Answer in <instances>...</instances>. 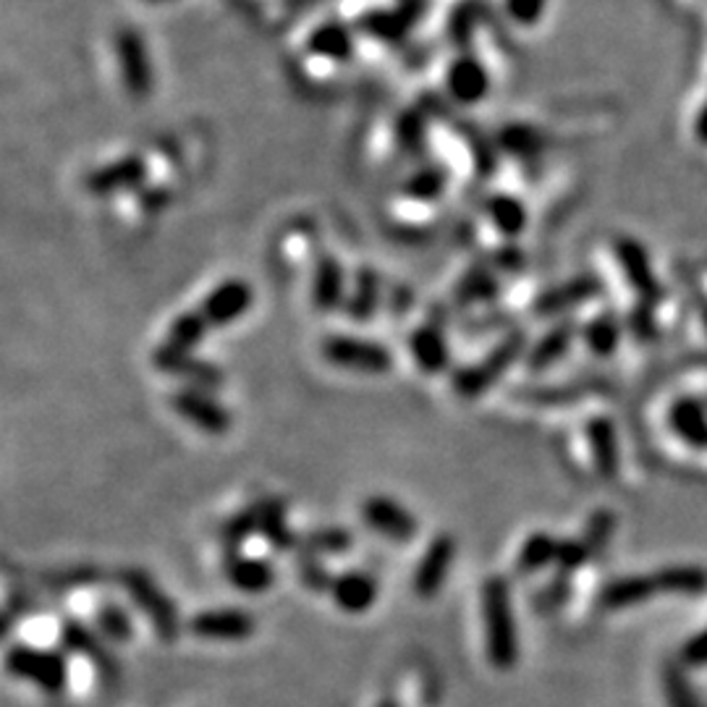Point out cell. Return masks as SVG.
<instances>
[{
	"label": "cell",
	"instance_id": "obj_1",
	"mask_svg": "<svg viewBox=\"0 0 707 707\" xmlns=\"http://www.w3.org/2000/svg\"><path fill=\"white\" fill-rule=\"evenodd\" d=\"M362 53L357 32L330 11L301 29L297 45H291V71L307 90H330L351 74L354 63Z\"/></svg>",
	"mask_w": 707,
	"mask_h": 707
},
{
	"label": "cell",
	"instance_id": "obj_2",
	"mask_svg": "<svg viewBox=\"0 0 707 707\" xmlns=\"http://www.w3.org/2000/svg\"><path fill=\"white\" fill-rule=\"evenodd\" d=\"M334 11L357 32L362 48H399L420 24L417 0H338Z\"/></svg>",
	"mask_w": 707,
	"mask_h": 707
},
{
	"label": "cell",
	"instance_id": "obj_3",
	"mask_svg": "<svg viewBox=\"0 0 707 707\" xmlns=\"http://www.w3.org/2000/svg\"><path fill=\"white\" fill-rule=\"evenodd\" d=\"M482 624H485V655L495 670H511L519 663V634L511 584L506 576L493 574L480 590Z\"/></svg>",
	"mask_w": 707,
	"mask_h": 707
},
{
	"label": "cell",
	"instance_id": "obj_4",
	"mask_svg": "<svg viewBox=\"0 0 707 707\" xmlns=\"http://www.w3.org/2000/svg\"><path fill=\"white\" fill-rule=\"evenodd\" d=\"M526 351H530V346H526L524 330H509L485 357L472 365L457 367V370L451 372V391L464 401L480 399V396H485L519 359L526 357Z\"/></svg>",
	"mask_w": 707,
	"mask_h": 707
},
{
	"label": "cell",
	"instance_id": "obj_5",
	"mask_svg": "<svg viewBox=\"0 0 707 707\" xmlns=\"http://www.w3.org/2000/svg\"><path fill=\"white\" fill-rule=\"evenodd\" d=\"M121 587L126 590V595L132 597V603L142 611V616L147 618L157 639L163 645H173L182 637V616H178L176 603L171 601V595H165V590L150 576L144 568L129 566L119 572Z\"/></svg>",
	"mask_w": 707,
	"mask_h": 707
},
{
	"label": "cell",
	"instance_id": "obj_6",
	"mask_svg": "<svg viewBox=\"0 0 707 707\" xmlns=\"http://www.w3.org/2000/svg\"><path fill=\"white\" fill-rule=\"evenodd\" d=\"M440 92L453 105L472 107L485 103L493 90V71L472 50L459 48L443 58L438 69Z\"/></svg>",
	"mask_w": 707,
	"mask_h": 707
},
{
	"label": "cell",
	"instance_id": "obj_7",
	"mask_svg": "<svg viewBox=\"0 0 707 707\" xmlns=\"http://www.w3.org/2000/svg\"><path fill=\"white\" fill-rule=\"evenodd\" d=\"M6 670L13 679L40 689L42 695H63L69 687V660L66 653L50 650L38 645H11L6 653Z\"/></svg>",
	"mask_w": 707,
	"mask_h": 707
},
{
	"label": "cell",
	"instance_id": "obj_8",
	"mask_svg": "<svg viewBox=\"0 0 707 707\" xmlns=\"http://www.w3.org/2000/svg\"><path fill=\"white\" fill-rule=\"evenodd\" d=\"M113 63L119 82L124 92L136 103L153 98L155 92V66L150 45L140 29L126 24L119 27L113 34Z\"/></svg>",
	"mask_w": 707,
	"mask_h": 707
},
{
	"label": "cell",
	"instance_id": "obj_9",
	"mask_svg": "<svg viewBox=\"0 0 707 707\" xmlns=\"http://www.w3.org/2000/svg\"><path fill=\"white\" fill-rule=\"evenodd\" d=\"M320 354L328 365L346 372L359 375H386L393 370V354L386 344L372 341V338L330 334L322 338Z\"/></svg>",
	"mask_w": 707,
	"mask_h": 707
},
{
	"label": "cell",
	"instance_id": "obj_10",
	"mask_svg": "<svg viewBox=\"0 0 707 707\" xmlns=\"http://www.w3.org/2000/svg\"><path fill=\"white\" fill-rule=\"evenodd\" d=\"M61 647L66 655H76V658L90 663L103 684H119L121 663L115 658L111 642L98 629L79 622V618H66L61 624Z\"/></svg>",
	"mask_w": 707,
	"mask_h": 707
},
{
	"label": "cell",
	"instance_id": "obj_11",
	"mask_svg": "<svg viewBox=\"0 0 707 707\" xmlns=\"http://www.w3.org/2000/svg\"><path fill=\"white\" fill-rule=\"evenodd\" d=\"M457 537L451 532H440V535L432 537L422 551L420 561H417L414 572H411V593L420 601H432V597L443 593L453 561H457Z\"/></svg>",
	"mask_w": 707,
	"mask_h": 707
},
{
	"label": "cell",
	"instance_id": "obj_12",
	"mask_svg": "<svg viewBox=\"0 0 707 707\" xmlns=\"http://www.w3.org/2000/svg\"><path fill=\"white\" fill-rule=\"evenodd\" d=\"M171 409L205 436L221 438L234 428V414L211 391H199V388L186 386L171 393Z\"/></svg>",
	"mask_w": 707,
	"mask_h": 707
},
{
	"label": "cell",
	"instance_id": "obj_13",
	"mask_svg": "<svg viewBox=\"0 0 707 707\" xmlns=\"http://www.w3.org/2000/svg\"><path fill=\"white\" fill-rule=\"evenodd\" d=\"M362 519L372 532H378L380 537H386L388 543L396 545H409L414 543L417 532H420V522L403 503L388 495H370L362 503Z\"/></svg>",
	"mask_w": 707,
	"mask_h": 707
},
{
	"label": "cell",
	"instance_id": "obj_14",
	"mask_svg": "<svg viewBox=\"0 0 707 707\" xmlns=\"http://www.w3.org/2000/svg\"><path fill=\"white\" fill-rule=\"evenodd\" d=\"M153 365L157 372L182 378L184 382H189V388H199V391H215V388L226 382V375H223L218 365L207 362L194 351L173 349L168 344H161L153 351Z\"/></svg>",
	"mask_w": 707,
	"mask_h": 707
},
{
	"label": "cell",
	"instance_id": "obj_15",
	"mask_svg": "<svg viewBox=\"0 0 707 707\" xmlns=\"http://www.w3.org/2000/svg\"><path fill=\"white\" fill-rule=\"evenodd\" d=\"M147 184V161L142 155H121L111 163L98 165L84 176V189L92 197H111L121 192H136Z\"/></svg>",
	"mask_w": 707,
	"mask_h": 707
},
{
	"label": "cell",
	"instance_id": "obj_16",
	"mask_svg": "<svg viewBox=\"0 0 707 707\" xmlns=\"http://www.w3.org/2000/svg\"><path fill=\"white\" fill-rule=\"evenodd\" d=\"M186 629L205 642H247L257 632V618L244 608H207L194 613Z\"/></svg>",
	"mask_w": 707,
	"mask_h": 707
},
{
	"label": "cell",
	"instance_id": "obj_17",
	"mask_svg": "<svg viewBox=\"0 0 707 707\" xmlns=\"http://www.w3.org/2000/svg\"><path fill=\"white\" fill-rule=\"evenodd\" d=\"M255 301V288H252L244 278H226L199 301V315L205 317V322L215 328H226L230 322H236L252 309Z\"/></svg>",
	"mask_w": 707,
	"mask_h": 707
},
{
	"label": "cell",
	"instance_id": "obj_18",
	"mask_svg": "<svg viewBox=\"0 0 707 707\" xmlns=\"http://www.w3.org/2000/svg\"><path fill=\"white\" fill-rule=\"evenodd\" d=\"M407 349L411 359H414L417 370L424 375H443L451 370V346L440 317H430L422 326L411 330Z\"/></svg>",
	"mask_w": 707,
	"mask_h": 707
},
{
	"label": "cell",
	"instance_id": "obj_19",
	"mask_svg": "<svg viewBox=\"0 0 707 707\" xmlns=\"http://www.w3.org/2000/svg\"><path fill=\"white\" fill-rule=\"evenodd\" d=\"M223 576L234 590L244 595H263L270 587H276V568L270 561L255 559V555H244L242 551H223L221 561Z\"/></svg>",
	"mask_w": 707,
	"mask_h": 707
},
{
	"label": "cell",
	"instance_id": "obj_20",
	"mask_svg": "<svg viewBox=\"0 0 707 707\" xmlns=\"http://www.w3.org/2000/svg\"><path fill=\"white\" fill-rule=\"evenodd\" d=\"M328 595L338 611L349 613V616H359V613L372 611V605L378 603L380 584L372 574L362 572V568H346V572L334 576Z\"/></svg>",
	"mask_w": 707,
	"mask_h": 707
},
{
	"label": "cell",
	"instance_id": "obj_21",
	"mask_svg": "<svg viewBox=\"0 0 707 707\" xmlns=\"http://www.w3.org/2000/svg\"><path fill=\"white\" fill-rule=\"evenodd\" d=\"M603 284L597 276H576L566 284H559L547 291L540 294L532 305V312L537 317H555V315H564L568 309H576L587 301H593L595 297H601Z\"/></svg>",
	"mask_w": 707,
	"mask_h": 707
},
{
	"label": "cell",
	"instance_id": "obj_22",
	"mask_svg": "<svg viewBox=\"0 0 707 707\" xmlns=\"http://www.w3.org/2000/svg\"><path fill=\"white\" fill-rule=\"evenodd\" d=\"M346 270L336 255H320L312 270V307L320 312L344 309L346 301Z\"/></svg>",
	"mask_w": 707,
	"mask_h": 707
},
{
	"label": "cell",
	"instance_id": "obj_23",
	"mask_svg": "<svg viewBox=\"0 0 707 707\" xmlns=\"http://www.w3.org/2000/svg\"><path fill=\"white\" fill-rule=\"evenodd\" d=\"M380 301H382L380 273L370 268V265H362V268L354 273V284H351V291L346 294L344 312L349 320L367 322L372 320L375 312L380 309Z\"/></svg>",
	"mask_w": 707,
	"mask_h": 707
},
{
	"label": "cell",
	"instance_id": "obj_24",
	"mask_svg": "<svg viewBox=\"0 0 707 707\" xmlns=\"http://www.w3.org/2000/svg\"><path fill=\"white\" fill-rule=\"evenodd\" d=\"M498 294H501V276H498V270L485 259V263H474L472 268L459 278V284L453 286V305H488Z\"/></svg>",
	"mask_w": 707,
	"mask_h": 707
},
{
	"label": "cell",
	"instance_id": "obj_25",
	"mask_svg": "<svg viewBox=\"0 0 707 707\" xmlns=\"http://www.w3.org/2000/svg\"><path fill=\"white\" fill-rule=\"evenodd\" d=\"M482 213L488 215V221L493 223L498 234L506 236V239H519L526 230V223H530L524 202L509 192L488 194L485 202H482Z\"/></svg>",
	"mask_w": 707,
	"mask_h": 707
},
{
	"label": "cell",
	"instance_id": "obj_26",
	"mask_svg": "<svg viewBox=\"0 0 707 707\" xmlns=\"http://www.w3.org/2000/svg\"><path fill=\"white\" fill-rule=\"evenodd\" d=\"M576 336H580V326H576L574 320L553 326L545 336L537 338L535 346H530V351H526L524 357L526 370L543 372L547 367H553L568 351V346L574 344Z\"/></svg>",
	"mask_w": 707,
	"mask_h": 707
},
{
	"label": "cell",
	"instance_id": "obj_27",
	"mask_svg": "<svg viewBox=\"0 0 707 707\" xmlns=\"http://www.w3.org/2000/svg\"><path fill=\"white\" fill-rule=\"evenodd\" d=\"M451 182V171L449 165L443 163H422L420 168H414L403 178L399 186V194L409 202H420V205H428V202H436L445 194Z\"/></svg>",
	"mask_w": 707,
	"mask_h": 707
},
{
	"label": "cell",
	"instance_id": "obj_28",
	"mask_svg": "<svg viewBox=\"0 0 707 707\" xmlns=\"http://www.w3.org/2000/svg\"><path fill=\"white\" fill-rule=\"evenodd\" d=\"M255 509L259 516V535H265L276 551H297L299 535L288 526L286 503L280 498H259Z\"/></svg>",
	"mask_w": 707,
	"mask_h": 707
},
{
	"label": "cell",
	"instance_id": "obj_29",
	"mask_svg": "<svg viewBox=\"0 0 707 707\" xmlns=\"http://www.w3.org/2000/svg\"><path fill=\"white\" fill-rule=\"evenodd\" d=\"M660 593V584L655 574L645 576H624V580H613L608 587L601 593V605L608 611H624L634 608L653 601V595Z\"/></svg>",
	"mask_w": 707,
	"mask_h": 707
},
{
	"label": "cell",
	"instance_id": "obj_30",
	"mask_svg": "<svg viewBox=\"0 0 707 707\" xmlns=\"http://www.w3.org/2000/svg\"><path fill=\"white\" fill-rule=\"evenodd\" d=\"M495 147L503 150V153L511 157H516V161H535L537 155H543L547 140L543 129H537L535 124L514 121V124H506L495 134Z\"/></svg>",
	"mask_w": 707,
	"mask_h": 707
},
{
	"label": "cell",
	"instance_id": "obj_31",
	"mask_svg": "<svg viewBox=\"0 0 707 707\" xmlns=\"http://www.w3.org/2000/svg\"><path fill=\"white\" fill-rule=\"evenodd\" d=\"M616 259L622 265L626 280L639 297L650 299L658 294V286H655V276L650 263H647V252L642 249V244L634 239H618L616 242Z\"/></svg>",
	"mask_w": 707,
	"mask_h": 707
},
{
	"label": "cell",
	"instance_id": "obj_32",
	"mask_svg": "<svg viewBox=\"0 0 707 707\" xmlns=\"http://www.w3.org/2000/svg\"><path fill=\"white\" fill-rule=\"evenodd\" d=\"M584 438H587L590 451H593V461H595L597 472H601L603 478H608V480L616 478L618 440H616V428H613V422L605 420V417H595V420L587 422Z\"/></svg>",
	"mask_w": 707,
	"mask_h": 707
},
{
	"label": "cell",
	"instance_id": "obj_33",
	"mask_svg": "<svg viewBox=\"0 0 707 707\" xmlns=\"http://www.w3.org/2000/svg\"><path fill=\"white\" fill-rule=\"evenodd\" d=\"M354 535L346 526H317V530H309L305 535H299L297 553L299 555H341L346 551H351Z\"/></svg>",
	"mask_w": 707,
	"mask_h": 707
},
{
	"label": "cell",
	"instance_id": "obj_34",
	"mask_svg": "<svg viewBox=\"0 0 707 707\" xmlns=\"http://www.w3.org/2000/svg\"><path fill=\"white\" fill-rule=\"evenodd\" d=\"M670 428L687 443L697 445V449H707V414L697 401H676L674 409H670Z\"/></svg>",
	"mask_w": 707,
	"mask_h": 707
},
{
	"label": "cell",
	"instance_id": "obj_35",
	"mask_svg": "<svg viewBox=\"0 0 707 707\" xmlns=\"http://www.w3.org/2000/svg\"><path fill=\"white\" fill-rule=\"evenodd\" d=\"M559 543L547 532H532L519 547L516 555V574H535L545 566H555V555H559Z\"/></svg>",
	"mask_w": 707,
	"mask_h": 707
},
{
	"label": "cell",
	"instance_id": "obj_36",
	"mask_svg": "<svg viewBox=\"0 0 707 707\" xmlns=\"http://www.w3.org/2000/svg\"><path fill=\"white\" fill-rule=\"evenodd\" d=\"M207 334H211V326L205 322V317L199 315V309H192V312H182L171 322L168 336H165L163 344L173 346V349L194 351L205 341Z\"/></svg>",
	"mask_w": 707,
	"mask_h": 707
},
{
	"label": "cell",
	"instance_id": "obj_37",
	"mask_svg": "<svg viewBox=\"0 0 707 707\" xmlns=\"http://www.w3.org/2000/svg\"><path fill=\"white\" fill-rule=\"evenodd\" d=\"M95 629L103 634L111 645H129L136 632L132 616H129L126 608H121L119 603L100 605L95 613Z\"/></svg>",
	"mask_w": 707,
	"mask_h": 707
},
{
	"label": "cell",
	"instance_id": "obj_38",
	"mask_svg": "<svg viewBox=\"0 0 707 707\" xmlns=\"http://www.w3.org/2000/svg\"><path fill=\"white\" fill-rule=\"evenodd\" d=\"M580 334L584 338V344H587V349L593 351L595 357H611V354L616 351L618 338H622V328H618L616 317L605 312V315L593 317V320H590Z\"/></svg>",
	"mask_w": 707,
	"mask_h": 707
},
{
	"label": "cell",
	"instance_id": "obj_39",
	"mask_svg": "<svg viewBox=\"0 0 707 707\" xmlns=\"http://www.w3.org/2000/svg\"><path fill=\"white\" fill-rule=\"evenodd\" d=\"M255 532H259V516L255 503H249L247 509H242L239 514L228 516L226 522L221 524L218 540L223 543V551H239Z\"/></svg>",
	"mask_w": 707,
	"mask_h": 707
},
{
	"label": "cell",
	"instance_id": "obj_40",
	"mask_svg": "<svg viewBox=\"0 0 707 707\" xmlns=\"http://www.w3.org/2000/svg\"><path fill=\"white\" fill-rule=\"evenodd\" d=\"M660 584V593H679L695 595L707 587V572L697 566H670L655 574Z\"/></svg>",
	"mask_w": 707,
	"mask_h": 707
},
{
	"label": "cell",
	"instance_id": "obj_41",
	"mask_svg": "<svg viewBox=\"0 0 707 707\" xmlns=\"http://www.w3.org/2000/svg\"><path fill=\"white\" fill-rule=\"evenodd\" d=\"M551 0H501V13L509 24L519 29H532L545 19Z\"/></svg>",
	"mask_w": 707,
	"mask_h": 707
},
{
	"label": "cell",
	"instance_id": "obj_42",
	"mask_svg": "<svg viewBox=\"0 0 707 707\" xmlns=\"http://www.w3.org/2000/svg\"><path fill=\"white\" fill-rule=\"evenodd\" d=\"M593 555V547L587 545V540H561L559 543V555H555V568H559L561 580L564 574H574L576 568H582Z\"/></svg>",
	"mask_w": 707,
	"mask_h": 707
},
{
	"label": "cell",
	"instance_id": "obj_43",
	"mask_svg": "<svg viewBox=\"0 0 707 707\" xmlns=\"http://www.w3.org/2000/svg\"><path fill=\"white\" fill-rule=\"evenodd\" d=\"M334 576L336 574L328 572L322 559H317V555H299V582L305 584L309 593H330Z\"/></svg>",
	"mask_w": 707,
	"mask_h": 707
},
{
	"label": "cell",
	"instance_id": "obj_44",
	"mask_svg": "<svg viewBox=\"0 0 707 707\" xmlns=\"http://www.w3.org/2000/svg\"><path fill=\"white\" fill-rule=\"evenodd\" d=\"M244 6L255 11L263 21H268V24H276L278 19L286 17L294 0H244Z\"/></svg>",
	"mask_w": 707,
	"mask_h": 707
},
{
	"label": "cell",
	"instance_id": "obj_45",
	"mask_svg": "<svg viewBox=\"0 0 707 707\" xmlns=\"http://www.w3.org/2000/svg\"><path fill=\"white\" fill-rule=\"evenodd\" d=\"M611 526H613L611 511H601V514L593 516V522L587 524V535H584V540H587V545L593 547V553L601 551V547L608 543Z\"/></svg>",
	"mask_w": 707,
	"mask_h": 707
},
{
	"label": "cell",
	"instance_id": "obj_46",
	"mask_svg": "<svg viewBox=\"0 0 707 707\" xmlns=\"http://www.w3.org/2000/svg\"><path fill=\"white\" fill-rule=\"evenodd\" d=\"M488 263L493 265L495 270H519L524 265V255L516 247H503L498 249Z\"/></svg>",
	"mask_w": 707,
	"mask_h": 707
},
{
	"label": "cell",
	"instance_id": "obj_47",
	"mask_svg": "<svg viewBox=\"0 0 707 707\" xmlns=\"http://www.w3.org/2000/svg\"><path fill=\"white\" fill-rule=\"evenodd\" d=\"M684 660L691 666H707V629L684 647Z\"/></svg>",
	"mask_w": 707,
	"mask_h": 707
},
{
	"label": "cell",
	"instance_id": "obj_48",
	"mask_svg": "<svg viewBox=\"0 0 707 707\" xmlns=\"http://www.w3.org/2000/svg\"><path fill=\"white\" fill-rule=\"evenodd\" d=\"M697 136L707 144V107H705L703 115H699V121H697Z\"/></svg>",
	"mask_w": 707,
	"mask_h": 707
},
{
	"label": "cell",
	"instance_id": "obj_49",
	"mask_svg": "<svg viewBox=\"0 0 707 707\" xmlns=\"http://www.w3.org/2000/svg\"><path fill=\"white\" fill-rule=\"evenodd\" d=\"M378 707H399V703H393V699H382Z\"/></svg>",
	"mask_w": 707,
	"mask_h": 707
},
{
	"label": "cell",
	"instance_id": "obj_50",
	"mask_svg": "<svg viewBox=\"0 0 707 707\" xmlns=\"http://www.w3.org/2000/svg\"><path fill=\"white\" fill-rule=\"evenodd\" d=\"M144 3H173V0H144Z\"/></svg>",
	"mask_w": 707,
	"mask_h": 707
}]
</instances>
